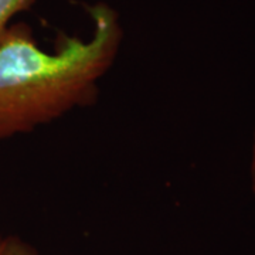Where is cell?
Instances as JSON below:
<instances>
[{"label": "cell", "instance_id": "obj_1", "mask_svg": "<svg viewBox=\"0 0 255 255\" xmlns=\"http://www.w3.org/2000/svg\"><path fill=\"white\" fill-rule=\"evenodd\" d=\"M88 37L60 33L53 50L38 44L27 23L0 37V142L26 135L92 104L117 61L124 28L107 3L88 7Z\"/></svg>", "mask_w": 255, "mask_h": 255}, {"label": "cell", "instance_id": "obj_2", "mask_svg": "<svg viewBox=\"0 0 255 255\" xmlns=\"http://www.w3.org/2000/svg\"><path fill=\"white\" fill-rule=\"evenodd\" d=\"M37 0H0V37L20 13L27 11Z\"/></svg>", "mask_w": 255, "mask_h": 255}, {"label": "cell", "instance_id": "obj_3", "mask_svg": "<svg viewBox=\"0 0 255 255\" xmlns=\"http://www.w3.org/2000/svg\"><path fill=\"white\" fill-rule=\"evenodd\" d=\"M0 255H40L34 247L23 241L20 237L1 238L0 241Z\"/></svg>", "mask_w": 255, "mask_h": 255}, {"label": "cell", "instance_id": "obj_4", "mask_svg": "<svg viewBox=\"0 0 255 255\" xmlns=\"http://www.w3.org/2000/svg\"><path fill=\"white\" fill-rule=\"evenodd\" d=\"M250 173H251V186L253 191L255 194V129L254 135H253V147H251V167H250Z\"/></svg>", "mask_w": 255, "mask_h": 255}, {"label": "cell", "instance_id": "obj_5", "mask_svg": "<svg viewBox=\"0 0 255 255\" xmlns=\"http://www.w3.org/2000/svg\"><path fill=\"white\" fill-rule=\"evenodd\" d=\"M0 241H1V238H0Z\"/></svg>", "mask_w": 255, "mask_h": 255}]
</instances>
